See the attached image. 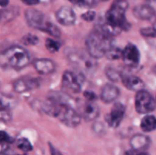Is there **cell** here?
<instances>
[{"instance_id":"1","label":"cell","mask_w":156,"mask_h":155,"mask_svg":"<svg viewBox=\"0 0 156 155\" xmlns=\"http://www.w3.org/2000/svg\"><path fill=\"white\" fill-rule=\"evenodd\" d=\"M30 62L28 51L20 46H12L0 53V67L20 70L27 66Z\"/></svg>"},{"instance_id":"2","label":"cell","mask_w":156,"mask_h":155,"mask_svg":"<svg viewBox=\"0 0 156 155\" xmlns=\"http://www.w3.org/2000/svg\"><path fill=\"white\" fill-rule=\"evenodd\" d=\"M113 46L112 37L105 34L97 28L88 35L85 40L86 52L95 59L105 56Z\"/></svg>"},{"instance_id":"3","label":"cell","mask_w":156,"mask_h":155,"mask_svg":"<svg viewBox=\"0 0 156 155\" xmlns=\"http://www.w3.org/2000/svg\"><path fill=\"white\" fill-rule=\"evenodd\" d=\"M25 20L27 25L32 28L48 33L55 38L61 36V31L59 27L46 19L45 16L41 11L35 9H28L26 10Z\"/></svg>"},{"instance_id":"4","label":"cell","mask_w":156,"mask_h":155,"mask_svg":"<svg viewBox=\"0 0 156 155\" xmlns=\"http://www.w3.org/2000/svg\"><path fill=\"white\" fill-rule=\"evenodd\" d=\"M129 8L126 0H115L105 15V19L110 24L123 30L130 28V24L126 19V12Z\"/></svg>"},{"instance_id":"5","label":"cell","mask_w":156,"mask_h":155,"mask_svg":"<svg viewBox=\"0 0 156 155\" xmlns=\"http://www.w3.org/2000/svg\"><path fill=\"white\" fill-rule=\"evenodd\" d=\"M67 60L82 72H90L96 67V59L91 57L87 52L70 48L66 50Z\"/></svg>"},{"instance_id":"6","label":"cell","mask_w":156,"mask_h":155,"mask_svg":"<svg viewBox=\"0 0 156 155\" xmlns=\"http://www.w3.org/2000/svg\"><path fill=\"white\" fill-rule=\"evenodd\" d=\"M62 124L70 128H76L80 125L82 117L76 108L66 104L59 103L54 115Z\"/></svg>"},{"instance_id":"7","label":"cell","mask_w":156,"mask_h":155,"mask_svg":"<svg viewBox=\"0 0 156 155\" xmlns=\"http://www.w3.org/2000/svg\"><path fill=\"white\" fill-rule=\"evenodd\" d=\"M82 75L71 71H65L62 77V91L67 94H77L82 88Z\"/></svg>"},{"instance_id":"8","label":"cell","mask_w":156,"mask_h":155,"mask_svg":"<svg viewBox=\"0 0 156 155\" xmlns=\"http://www.w3.org/2000/svg\"><path fill=\"white\" fill-rule=\"evenodd\" d=\"M135 107L137 112L148 114L153 112L156 108V100L146 90L136 93L135 97Z\"/></svg>"},{"instance_id":"9","label":"cell","mask_w":156,"mask_h":155,"mask_svg":"<svg viewBox=\"0 0 156 155\" xmlns=\"http://www.w3.org/2000/svg\"><path fill=\"white\" fill-rule=\"evenodd\" d=\"M76 110L78 111L79 115L85 121H93L98 117L100 110L95 101L79 100L76 101Z\"/></svg>"},{"instance_id":"10","label":"cell","mask_w":156,"mask_h":155,"mask_svg":"<svg viewBox=\"0 0 156 155\" xmlns=\"http://www.w3.org/2000/svg\"><path fill=\"white\" fill-rule=\"evenodd\" d=\"M126 113V107L121 103H115L111 112L107 114L105 120L111 128H117L123 119Z\"/></svg>"},{"instance_id":"11","label":"cell","mask_w":156,"mask_h":155,"mask_svg":"<svg viewBox=\"0 0 156 155\" xmlns=\"http://www.w3.org/2000/svg\"><path fill=\"white\" fill-rule=\"evenodd\" d=\"M122 59L129 67L138 66L140 62V52L136 45L129 43L122 50Z\"/></svg>"},{"instance_id":"12","label":"cell","mask_w":156,"mask_h":155,"mask_svg":"<svg viewBox=\"0 0 156 155\" xmlns=\"http://www.w3.org/2000/svg\"><path fill=\"white\" fill-rule=\"evenodd\" d=\"M41 84L40 79L35 78H21L13 83L14 91L18 94L37 89Z\"/></svg>"},{"instance_id":"13","label":"cell","mask_w":156,"mask_h":155,"mask_svg":"<svg viewBox=\"0 0 156 155\" xmlns=\"http://www.w3.org/2000/svg\"><path fill=\"white\" fill-rule=\"evenodd\" d=\"M56 21L63 26H72L76 21V15L69 6H62L56 12Z\"/></svg>"},{"instance_id":"14","label":"cell","mask_w":156,"mask_h":155,"mask_svg":"<svg viewBox=\"0 0 156 155\" xmlns=\"http://www.w3.org/2000/svg\"><path fill=\"white\" fill-rule=\"evenodd\" d=\"M133 14L136 18L143 21H149L155 22L156 21L155 11L150 5H139L134 7Z\"/></svg>"},{"instance_id":"15","label":"cell","mask_w":156,"mask_h":155,"mask_svg":"<svg viewBox=\"0 0 156 155\" xmlns=\"http://www.w3.org/2000/svg\"><path fill=\"white\" fill-rule=\"evenodd\" d=\"M33 67L39 74L43 75L52 74L56 69L54 62L51 59L46 58L35 59L33 62Z\"/></svg>"},{"instance_id":"16","label":"cell","mask_w":156,"mask_h":155,"mask_svg":"<svg viewBox=\"0 0 156 155\" xmlns=\"http://www.w3.org/2000/svg\"><path fill=\"white\" fill-rule=\"evenodd\" d=\"M120 95V89L115 84L108 83L102 88L101 91V100L105 103H111L115 101Z\"/></svg>"},{"instance_id":"17","label":"cell","mask_w":156,"mask_h":155,"mask_svg":"<svg viewBox=\"0 0 156 155\" xmlns=\"http://www.w3.org/2000/svg\"><path fill=\"white\" fill-rule=\"evenodd\" d=\"M121 81L123 84L129 91L138 92L144 90V82L137 76L133 74H122Z\"/></svg>"},{"instance_id":"18","label":"cell","mask_w":156,"mask_h":155,"mask_svg":"<svg viewBox=\"0 0 156 155\" xmlns=\"http://www.w3.org/2000/svg\"><path fill=\"white\" fill-rule=\"evenodd\" d=\"M151 144V140L149 137L143 134H136L132 136L129 144L132 150L136 151H145L149 148Z\"/></svg>"},{"instance_id":"19","label":"cell","mask_w":156,"mask_h":155,"mask_svg":"<svg viewBox=\"0 0 156 155\" xmlns=\"http://www.w3.org/2000/svg\"><path fill=\"white\" fill-rule=\"evenodd\" d=\"M97 29H98V30H101L102 33L108 35V36H111V37L117 36V35H119L122 32V30L120 27H116V26L110 24V23L108 22L106 20H105V21L101 22V24H99V25L98 26Z\"/></svg>"},{"instance_id":"20","label":"cell","mask_w":156,"mask_h":155,"mask_svg":"<svg viewBox=\"0 0 156 155\" xmlns=\"http://www.w3.org/2000/svg\"><path fill=\"white\" fill-rule=\"evenodd\" d=\"M141 129L145 132H150L156 129V118L152 115H146L142 119Z\"/></svg>"},{"instance_id":"21","label":"cell","mask_w":156,"mask_h":155,"mask_svg":"<svg viewBox=\"0 0 156 155\" xmlns=\"http://www.w3.org/2000/svg\"><path fill=\"white\" fill-rule=\"evenodd\" d=\"M105 74H106L107 77L109 80H111L113 82H117L119 81H121L122 78V74L120 71H119L118 70L116 69L114 67L108 66L105 69Z\"/></svg>"},{"instance_id":"22","label":"cell","mask_w":156,"mask_h":155,"mask_svg":"<svg viewBox=\"0 0 156 155\" xmlns=\"http://www.w3.org/2000/svg\"><path fill=\"white\" fill-rule=\"evenodd\" d=\"M45 46L46 48H47V50H48L50 53H56V52L59 51V48H60L61 46V44L60 43L55 40L50 39V38H47V39L46 40Z\"/></svg>"},{"instance_id":"23","label":"cell","mask_w":156,"mask_h":155,"mask_svg":"<svg viewBox=\"0 0 156 155\" xmlns=\"http://www.w3.org/2000/svg\"><path fill=\"white\" fill-rule=\"evenodd\" d=\"M105 56L111 60H117L122 58V50L114 45L108 50Z\"/></svg>"},{"instance_id":"24","label":"cell","mask_w":156,"mask_h":155,"mask_svg":"<svg viewBox=\"0 0 156 155\" xmlns=\"http://www.w3.org/2000/svg\"><path fill=\"white\" fill-rule=\"evenodd\" d=\"M17 147L18 149L24 152H29L33 150V146H32L31 143L25 138H21L18 140Z\"/></svg>"},{"instance_id":"25","label":"cell","mask_w":156,"mask_h":155,"mask_svg":"<svg viewBox=\"0 0 156 155\" xmlns=\"http://www.w3.org/2000/svg\"><path fill=\"white\" fill-rule=\"evenodd\" d=\"M72 4L82 8H92L96 5V0H69Z\"/></svg>"},{"instance_id":"26","label":"cell","mask_w":156,"mask_h":155,"mask_svg":"<svg viewBox=\"0 0 156 155\" xmlns=\"http://www.w3.org/2000/svg\"><path fill=\"white\" fill-rule=\"evenodd\" d=\"M38 41L37 36L32 33H27L22 38V43L25 46H34L38 43Z\"/></svg>"},{"instance_id":"27","label":"cell","mask_w":156,"mask_h":155,"mask_svg":"<svg viewBox=\"0 0 156 155\" xmlns=\"http://www.w3.org/2000/svg\"><path fill=\"white\" fill-rule=\"evenodd\" d=\"M140 33L142 36L146 37L155 38L156 37V28L153 27H143L140 30Z\"/></svg>"},{"instance_id":"28","label":"cell","mask_w":156,"mask_h":155,"mask_svg":"<svg viewBox=\"0 0 156 155\" xmlns=\"http://www.w3.org/2000/svg\"><path fill=\"white\" fill-rule=\"evenodd\" d=\"M12 118V113L9 109H0V122H7L11 121Z\"/></svg>"},{"instance_id":"29","label":"cell","mask_w":156,"mask_h":155,"mask_svg":"<svg viewBox=\"0 0 156 155\" xmlns=\"http://www.w3.org/2000/svg\"><path fill=\"white\" fill-rule=\"evenodd\" d=\"M95 17L96 13L94 11H88V12L82 14L81 18H82V19L84 20V21H88V22H91V21H93L95 19Z\"/></svg>"},{"instance_id":"30","label":"cell","mask_w":156,"mask_h":155,"mask_svg":"<svg viewBox=\"0 0 156 155\" xmlns=\"http://www.w3.org/2000/svg\"><path fill=\"white\" fill-rule=\"evenodd\" d=\"M12 103L13 102L10 99L6 97H0V109H9Z\"/></svg>"},{"instance_id":"31","label":"cell","mask_w":156,"mask_h":155,"mask_svg":"<svg viewBox=\"0 0 156 155\" xmlns=\"http://www.w3.org/2000/svg\"><path fill=\"white\" fill-rule=\"evenodd\" d=\"M11 138L7 132L5 131H0V144L6 145L9 142H10Z\"/></svg>"},{"instance_id":"32","label":"cell","mask_w":156,"mask_h":155,"mask_svg":"<svg viewBox=\"0 0 156 155\" xmlns=\"http://www.w3.org/2000/svg\"><path fill=\"white\" fill-rule=\"evenodd\" d=\"M84 96H85V100H90V101H95L97 100V96L94 93L91 92V91H85L84 93Z\"/></svg>"},{"instance_id":"33","label":"cell","mask_w":156,"mask_h":155,"mask_svg":"<svg viewBox=\"0 0 156 155\" xmlns=\"http://www.w3.org/2000/svg\"><path fill=\"white\" fill-rule=\"evenodd\" d=\"M49 147H50V151L51 155H63L59 150H57L51 143H49Z\"/></svg>"},{"instance_id":"34","label":"cell","mask_w":156,"mask_h":155,"mask_svg":"<svg viewBox=\"0 0 156 155\" xmlns=\"http://www.w3.org/2000/svg\"><path fill=\"white\" fill-rule=\"evenodd\" d=\"M124 155H149V153L145 151H136V150H131L129 151H126Z\"/></svg>"},{"instance_id":"35","label":"cell","mask_w":156,"mask_h":155,"mask_svg":"<svg viewBox=\"0 0 156 155\" xmlns=\"http://www.w3.org/2000/svg\"><path fill=\"white\" fill-rule=\"evenodd\" d=\"M24 4L27 5H36L40 2V0H21Z\"/></svg>"},{"instance_id":"36","label":"cell","mask_w":156,"mask_h":155,"mask_svg":"<svg viewBox=\"0 0 156 155\" xmlns=\"http://www.w3.org/2000/svg\"><path fill=\"white\" fill-rule=\"evenodd\" d=\"M9 0H0V6L2 7H6L9 5Z\"/></svg>"},{"instance_id":"37","label":"cell","mask_w":156,"mask_h":155,"mask_svg":"<svg viewBox=\"0 0 156 155\" xmlns=\"http://www.w3.org/2000/svg\"><path fill=\"white\" fill-rule=\"evenodd\" d=\"M2 17H3L2 10H0V21H2Z\"/></svg>"},{"instance_id":"38","label":"cell","mask_w":156,"mask_h":155,"mask_svg":"<svg viewBox=\"0 0 156 155\" xmlns=\"http://www.w3.org/2000/svg\"><path fill=\"white\" fill-rule=\"evenodd\" d=\"M146 2L149 3H151V2H156V0H146Z\"/></svg>"},{"instance_id":"39","label":"cell","mask_w":156,"mask_h":155,"mask_svg":"<svg viewBox=\"0 0 156 155\" xmlns=\"http://www.w3.org/2000/svg\"><path fill=\"white\" fill-rule=\"evenodd\" d=\"M0 155H6V154H5V153H3V152H2V153H0Z\"/></svg>"},{"instance_id":"40","label":"cell","mask_w":156,"mask_h":155,"mask_svg":"<svg viewBox=\"0 0 156 155\" xmlns=\"http://www.w3.org/2000/svg\"><path fill=\"white\" fill-rule=\"evenodd\" d=\"M154 71H155V74H156V66H155V69H154Z\"/></svg>"},{"instance_id":"41","label":"cell","mask_w":156,"mask_h":155,"mask_svg":"<svg viewBox=\"0 0 156 155\" xmlns=\"http://www.w3.org/2000/svg\"><path fill=\"white\" fill-rule=\"evenodd\" d=\"M101 1H105H105H108V0H101Z\"/></svg>"}]
</instances>
